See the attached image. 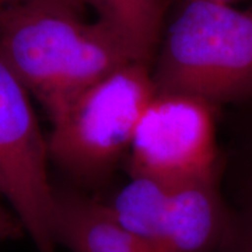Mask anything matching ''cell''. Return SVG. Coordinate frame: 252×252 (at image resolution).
Wrapping results in <instances>:
<instances>
[{"mask_svg":"<svg viewBox=\"0 0 252 252\" xmlns=\"http://www.w3.org/2000/svg\"><path fill=\"white\" fill-rule=\"evenodd\" d=\"M89 10V0H21L0 10V55L49 119L97 81L140 62Z\"/></svg>","mask_w":252,"mask_h":252,"instance_id":"6da1fadb","label":"cell"},{"mask_svg":"<svg viewBox=\"0 0 252 252\" xmlns=\"http://www.w3.org/2000/svg\"><path fill=\"white\" fill-rule=\"evenodd\" d=\"M156 90L213 107L252 101V6L181 0L152 63Z\"/></svg>","mask_w":252,"mask_h":252,"instance_id":"7a4b0ae2","label":"cell"},{"mask_svg":"<svg viewBox=\"0 0 252 252\" xmlns=\"http://www.w3.org/2000/svg\"><path fill=\"white\" fill-rule=\"evenodd\" d=\"M152 64L130 62L101 79L51 118L49 161L81 185H99L129 152L156 95Z\"/></svg>","mask_w":252,"mask_h":252,"instance_id":"3957f363","label":"cell"},{"mask_svg":"<svg viewBox=\"0 0 252 252\" xmlns=\"http://www.w3.org/2000/svg\"><path fill=\"white\" fill-rule=\"evenodd\" d=\"M221 171L182 181L135 177L118 190L114 217L156 252H220L233 219Z\"/></svg>","mask_w":252,"mask_h":252,"instance_id":"277c9868","label":"cell"},{"mask_svg":"<svg viewBox=\"0 0 252 252\" xmlns=\"http://www.w3.org/2000/svg\"><path fill=\"white\" fill-rule=\"evenodd\" d=\"M30 97L0 55V196L7 199L36 251L56 252L48 143Z\"/></svg>","mask_w":252,"mask_h":252,"instance_id":"5b68a950","label":"cell"},{"mask_svg":"<svg viewBox=\"0 0 252 252\" xmlns=\"http://www.w3.org/2000/svg\"><path fill=\"white\" fill-rule=\"evenodd\" d=\"M216 109L190 95L156 93L136 126L129 174L182 181L221 170Z\"/></svg>","mask_w":252,"mask_h":252,"instance_id":"8992f818","label":"cell"},{"mask_svg":"<svg viewBox=\"0 0 252 252\" xmlns=\"http://www.w3.org/2000/svg\"><path fill=\"white\" fill-rule=\"evenodd\" d=\"M54 234L70 252H156L124 230L98 199L55 187Z\"/></svg>","mask_w":252,"mask_h":252,"instance_id":"52a82bcc","label":"cell"},{"mask_svg":"<svg viewBox=\"0 0 252 252\" xmlns=\"http://www.w3.org/2000/svg\"><path fill=\"white\" fill-rule=\"evenodd\" d=\"M89 3L94 14L124 38L140 62L153 63L168 0H89Z\"/></svg>","mask_w":252,"mask_h":252,"instance_id":"ba28073f","label":"cell"},{"mask_svg":"<svg viewBox=\"0 0 252 252\" xmlns=\"http://www.w3.org/2000/svg\"><path fill=\"white\" fill-rule=\"evenodd\" d=\"M231 227L220 252H252V161L235 192Z\"/></svg>","mask_w":252,"mask_h":252,"instance_id":"9c48e42d","label":"cell"},{"mask_svg":"<svg viewBox=\"0 0 252 252\" xmlns=\"http://www.w3.org/2000/svg\"><path fill=\"white\" fill-rule=\"evenodd\" d=\"M26 234L24 225L17 215L0 203V244L17 240Z\"/></svg>","mask_w":252,"mask_h":252,"instance_id":"30bf717a","label":"cell"},{"mask_svg":"<svg viewBox=\"0 0 252 252\" xmlns=\"http://www.w3.org/2000/svg\"><path fill=\"white\" fill-rule=\"evenodd\" d=\"M207 1H216V3H224V4H237L241 1H247V0H207Z\"/></svg>","mask_w":252,"mask_h":252,"instance_id":"8fae6325","label":"cell"},{"mask_svg":"<svg viewBox=\"0 0 252 252\" xmlns=\"http://www.w3.org/2000/svg\"><path fill=\"white\" fill-rule=\"evenodd\" d=\"M17 1H21V0H0V10L7 7V6H11Z\"/></svg>","mask_w":252,"mask_h":252,"instance_id":"7c38bea8","label":"cell"},{"mask_svg":"<svg viewBox=\"0 0 252 252\" xmlns=\"http://www.w3.org/2000/svg\"><path fill=\"white\" fill-rule=\"evenodd\" d=\"M248 104H252L251 102H248ZM248 133H250V143H251V150H252V114L251 118H250V127H248Z\"/></svg>","mask_w":252,"mask_h":252,"instance_id":"4fadbf2b","label":"cell"}]
</instances>
